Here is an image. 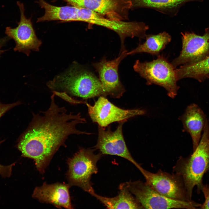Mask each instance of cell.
Returning a JSON list of instances; mask_svg holds the SVG:
<instances>
[{
	"mask_svg": "<svg viewBox=\"0 0 209 209\" xmlns=\"http://www.w3.org/2000/svg\"><path fill=\"white\" fill-rule=\"evenodd\" d=\"M131 192L144 209L199 208L201 204L175 200L164 196L152 188L146 182L138 180L126 182Z\"/></svg>",
	"mask_w": 209,
	"mask_h": 209,
	"instance_id": "8992f818",
	"label": "cell"
},
{
	"mask_svg": "<svg viewBox=\"0 0 209 209\" xmlns=\"http://www.w3.org/2000/svg\"><path fill=\"white\" fill-rule=\"evenodd\" d=\"M118 194L113 197L100 195L95 192L91 195L109 209H144L128 189L126 182L119 185Z\"/></svg>",
	"mask_w": 209,
	"mask_h": 209,
	"instance_id": "e0dca14e",
	"label": "cell"
},
{
	"mask_svg": "<svg viewBox=\"0 0 209 209\" xmlns=\"http://www.w3.org/2000/svg\"><path fill=\"white\" fill-rule=\"evenodd\" d=\"M209 169V123L207 122L197 147L186 157L180 156L173 167L174 173L182 178L189 198L192 200L193 189L200 194L203 185V178Z\"/></svg>",
	"mask_w": 209,
	"mask_h": 209,
	"instance_id": "3957f363",
	"label": "cell"
},
{
	"mask_svg": "<svg viewBox=\"0 0 209 209\" xmlns=\"http://www.w3.org/2000/svg\"><path fill=\"white\" fill-rule=\"evenodd\" d=\"M88 114L92 120L98 126L105 127L115 122L127 121L134 116L144 114L139 109H125L109 101L106 97L100 96L93 105L86 102Z\"/></svg>",
	"mask_w": 209,
	"mask_h": 209,
	"instance_id": "ba28073f",
	"label": "cell"
},
{
	"mask_svg": "<svg viewBox=\"0 0 209 209\" xmlns=\"http://www.w3.org/2000/svg\"><path fill=\"white\" fill-rule=\"evenodd\" d=\"M55 96H51L46 111L33 114L31 122L19 137L16 145L22 156L33 159L42 172L70 135L92 134L77 129L79 124L86 122V119L80 113H68L64 107H59L55 102Z\"/></svg>",
	"mask_w": 209,
	"mask_h": 209,
	"instance_id": "6da1fadb",
	"label": "cell"
},
{
	"mask_svg": "<svg viewBox=\"0 0 209 209\" xmlns=\"http://www.w3.org/2000/svg\"><path fill=\"white\" fill-rule=\"evenodd\" d=\"M175 72L178 80L191 78L202 82L209 78V56L196 63L182 65Z\"/></svg>",
	"mask_w": 209,
	"mask_h": 209,
	"instance_id": "d6986e66",
	"label": "cell"
},
{
	"mask_svg": "<svg viewBox=\"0 0 209 209\" xmlns=\"http://www.w3.org/2000/svg\"><path fill=\"white\" fill-rule=\"evenodd\" d=\"M182 49L179 55L171 63L175 68L181 65L201 61L209 56V29L203 35L193 33H181Z\"/></svg>",
	"mask_w": 209,
	"mask_h": 209,
	"instance_id": "30bf717a",
	"label": "cell"
},
{
	"mask_svg": "<svg viewBox=\"0 0 209 209\" xmlns=\"http://www.w3.org/2000/svg\"><path fill=\"white\" fill-rule=\"evenodd\" d=\"M17 4L20 12V21L15 28L7 27L5 33L15 42V51L21 52L28 56L31 51H39L42 42L36 36L31 18H27L25 15L23 3L19 1Z\"/></svg>",
	"mask_w": 209,
	"mask_h": 209,
	"instance_id": "7c38bea8",
	"label": "cell"
},
{
	"mask_svg": "<svg viewBox=\"0 0 209 209\" xmlns=\"http://www.w3.org/2000/svg\"><path fill=\"white\" fill-rule=\"evenodd\" d=\"M69 188V185L65 184L44 183L35 189L32 197L41 202L51 203L58 208L71 209Z\"/></svg>",
	"mask_w": 209,
	"mask_h": 209,
	"instance_id": "9a60e30c",
	"label": "cell"
},
{
	"mask_svg": "<svg viewBox=\"0 0 209 209\" xmlns=\"http://www.w3.org/2000/svg\"><path fill=\"white\" fill-rule=\"evenodd\" d=\"M47 85L55 95L72 105L79 104L76 98L87 100L105 97L99 79L77 63L56 76Z\"/></svg>",
	"mask_w": 209,
	"mask_h": 209,
	"instance_id": "7a4b0ae2",
	"label": "cell"
},
{
	"mask_svg": "<svg viewBox=\"0 0 209 209\" xmlns=\"http://www.w3.org/2000/svg\"><path fill=\"white\" fill-rule=\"evenodd\" d=\"M146 182L157 192L169 198L175 200L190 202L182 177L173 173L160 169L152 173L143 169L141 172Z\"/></svg>",
	"mask_w": 209,
	"mask_h": 209,
	"instance_id": "52a82bcc",
	"label": "cell"
},
{
	"mask_svg": "<svg viewBox=\"0 0 209 209\" xmlns=\"http://www.w3.org/2000/svg\"><path fill=\"white\" fill-rule=\"evenodd\" d=\"M181 120L184 129L191 137L193 152L199 144L201 132L208 121L206 116L198 105L192 103L187 107Z\"/></svg>",
	"mask_w": 209,
	"mask_h": 209,
	"instance_id": "2e32d148",
	"label": "cell"
},
{
	"mask_svg": "<svg viewBox=\"0 0 209 209\" xmlns=\"http://www.w3.org/2000/svg\"><path fill=\"white\" fill-rule=\"evenodd\" d=\"M146 41L143 44H139L136 48L127 52L128 55L145 53L157 56L171 40V36L163 32L156 35H146Z\"/></svg>",
	"mask_w": 209,
	"mask_h": 209,
	"instance_id": "ac0fdd59",
	"label": "cell"
},
{
	"mask_svg": "<svg viewBox=\"0 0 209 209\" xmlns=\"http://www.w3.org/2000/svg\"><path fill=\"white\" fill-rule=\"evenodd\" d=\"M201 191L203 194L205 201L199 208L209 209V185L203 184Z\"/></svg>",
	"mask_w": 209,
	"mask_h": 209,
	"instance_id": "7402d4cb",
	"label": "cell"
},
{
	"mask_svg": "<svg viewBox=\"0 0 209 209\" xmlns=\"http://www.w3.org/2000/svg\"><path fill=\"white\" fill-rule=\"evenodd\" d=\"M126 50L120 53L116 58L111 60L104 57L100 62L94 63L93 66L98 72L105 97L110 96L119 98L125 91L121 82L118 75L119 65L122 60L127 55Z\"/></svg>",
	"mask_w": 209,
	"mask_h": 209,
	"instance_id": "8fae6325",
	"label": "cell"
},
{
	"mask_svg": "<svg viewBox=\"0 0 209 209\" xmlns=\"http://www.w3.org/2000/svg\"><path fill=\"white\" fill-rule=\"evenodd\" d=\"M134 71L146 80L148 85L156 84L164 88L168 95L174 98L179 87L175 68L163 55L150 62H140L137 60L133 66Z\"/></svg>",
	"mask_w": 209,
	"mask_h": 209,
	"instance_id": "277c9868",
	"label": "cell"
},
{
	"mask_svg": "<svg viewBox=\"0 0 209 209\" xmlns=\"http://www.w3.org/2000/svg\"><path fill=\"white\" fill-rule=\"evenodd\" d=\"M4 141L0 140V145ZM15 165V163L7 165L0 164V175L3 178L10 177L12 174V167Z\"/></svg>",
	"mask_w": 209,
	"mask_h": 209,
	"instance_id": "44dd1931",
	"label": "cell"
},
{
	"mask_svg": "<svg viewBox=\"0 0 209 209\" xmlns=\"http://www.w3.org/2000/svg\"><path fill=\"white\" fill-rule=\"evenodd\" d=\"M126 121L119 122L116 129L111 131L110 127L107 129L98 126L97 143L94 147L102 154L117 156L124 158L134 164L141 172L143 169L133 158L125 143L122 133V127Z\"/></svg>",
	"mask_w": 209,
	"mask_h": 209,
	"instance_id": "9c48e42d",
	"label": "cell"
},
{
	"mask_svg": "<svg viewBox=\"0 0 209 209\" xmlns=\"http://www.w3.org/2000/svg\"><path fill=\"white\" fill-rule=\"evenodd\" d=\"M68 5L87 9L111 19H127L131 0H61Z\"/></svg>",
	"mask_w": 209,
	"mask_h": 209,
	"instance_id": "5bb4252c",
	"label": "cell"
},
{
	"mask_svg": "<svg viewBox=\"0 0 209 209\" xmlns=\"http://www.w3.org/2000/svg\"><path fill=\"white\" fill-rule=\"evenodd\" d=\"M96 149L81 147L68 161V178L71 185L78 186L91 195L95 192L91 179L98 172L97 163L102 154Z\"/></svg>",
	"mask_w": 209,
	"mask_h": 209,
	"instance_id": "5b68a950",
	"label": "cell"
},
{
	"mask_svg": "<svg viewBox=\"0 0 209 209\" xmlns=\"http://www.w3.org/2000/svg\"><path fill=\"white\" fill-rule=\"evenodd\" d=\"M208 171H209V170H208Z\"/></svg>",
	"mask_w": 209,
	"mask_h": 209,
	"instance_id": "d4e9b609",
	"label": "cell"
},
{
	"mask_svg": "<svg viewBox=\"0 0 209 209\" xmlns=\"http://www.w3.org/2000/svg\"><path fill=\"white\" fill-rule=\"evenodd\" d=\"M203 0H131L132 7L152 8L162 12H174L186 3Z\"/></svg>",
	"mask_w": 209,
	"mask_h": 209,
	"instance_id": "ffe728a7",
	"label": "cell"
},
{
	"mask_svg": "<svg viewBox=\"0 0 209 209\" xmlns=\"http://www.w3.org/2000/svg\"><path fill=\"white\" fill-rule=\"evenodd\" d=\"M76 21L101 26L113 30L119 35L122 45L124 44L126 37H136L140 28L138 22L114 20L91 10L79 7L78 8Z\"/></svg>",
	"mask_w": 209,
	"mask_h": 209,
	"instance_id": "4fadbf2b",
	"label": "cell"
},
{
	"mask_svg": "<svg viewBox=\"0 0 209 209\" xmlns=\"http://www.w3.org/2000/svg\"><path fill=\"white\" fill-rule=\"evenodd\" d=\"M21 104V102L19 101L12 103L7 104L3 103L0 101V118L8 111Z\"/></svg>",
	"mask_w": 209,
	"mask_h": 209,
	"instance_id": "603a6c76",
	"label": "cell"
},
{
	"mask_svg": "<svg viewBox=\"0 0 209 209\" xmlns=\"http://www.w3.org/2000/svg\"><path fill=\"white\" fill-rule=\"evenodd\" d=\"M8 37H6L0 39V56L5 51V50L1 49V48L6 44L9 39Z\"/></svg>",
	"mask_w": 209,
	"mask_h": 209,
	"instance_id": "cb8c5ba5",
	"label": "cell"
}]
</instances>
